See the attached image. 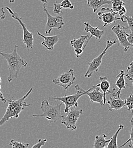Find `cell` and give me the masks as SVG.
<instances>
[{"label": "cell", "instance_id": "cell-1", "mask_svg": "<svg viewBox=\"0 0 133 148\" xmlns=\"http://www.w3.org/2000/svg\"><path fill=\"white\" fill-rule=\"evenodd\" d=\"M19 46L15 45L13 51L10 54L6 53L4 50L0 49V56H2L7 63L9 75L7 80L9 83L13 80L17 79L20 70L22 67L26 68L28 64L27 62L19 56L17 51V48Z\"/></svg>", "mask_w": 133, "mask_h": 148}, {"label": "cell", "instance_id": "cell-2", "mask_svg": "<svg viewBox=\"0 0 133 148\" xmlns=\"http://www.w3.org/2000/svg\"><path fill=\"white\" fill-rule=\"evenodd\" d=\"M32 90L33 88H31L28 92L20 99H10L8 100L9 103L7 109L3 116L0 120V127L9 121V119L12 118H18L20 113L23 111L26 107L31 105L30 104H27L25 100L32 92Z\"/></svg>", "mask_w": 133, "mask_h": 148}, {"label": "cell", "instance_id": "cell-3", "mask_svg": "<svg viewBox=\"0 0 133 148\" xmlns=\"http://www.w3.org/2000/svg\"><path fill=\"white\" fill-rule=\"evenodd\" d=\"M100 84H98L97 85L93 86L91 88L88 89L87 91L84 90L79 84H76L75 86V88L76 89V92L74 94L68 95L67 96L66 93L65 94V96H61V97H55V96H51L49 97V99L51 100H56V101H60L62 102L65 106V109H64V112L66 113L69 110L72 108H76L78 106V99L82 96L85 95L87 94L89 91L91 90H92L97 87H99Z\"/></svg>", "mask_w": 133, "mask_h": 148}, {"label": "cell", "instance_id": "cell-4", "mask_svg": "<svg viewBox=\"0 0 133 148\" xmlns=\"http://www.w3.org/2000/svg\"><path fill=\"white\" fill-rule=\"evenodd\" d=\"M63 104L62 102L59 104L52 106L49 104L48 100L45 99L41 102L40 106L43 113L33 114L32 117H44L49 120V124L55 123L58 120L62 119L64 116L63 113L61 111V106Z\"/></svg>", "mask_w": 133, "mask_h": 148}, {"label": "cell", "instance_id": "cell-5", "mask_svg": "<svg viewBox=\"0 0 133 148\" xmlns=\"http://www.w3.org/2000/svg\"><path fill=\"white\" fill-rule=\"evenodd\" d=\"M41 2L43 3V10L46 13L48 19L46 24L45 33L46 34H51L52 29L53 28H56L58 30L61 29L63 26L65 25L63 18L62 16H52L48 12V10L47 9V0H40Z\"/></svg>", "mask_w": 133, "mask_h": 148}, {"label": "cell", "instance_id": "cell-6", "mask_svg": "<svg viewBox=\"0 0 133 148\" xmlns=\"http://www.w3.org/2000/svg\"><path fill=\"white\" fill-rule=\"evenodd\" d=\"M5 8L10 13L12 18L18 21L20 26H22L23 32V43L26 46L27 52H29L30 50L31 49H32L34 46V38L33 36V33L28 31V30L27 28V25L23 22L22 17L19 16V14L16 11H13L11 8L7 6H6Z\"/></svg>", "mask_w": 133, "mask_h": 148}, {"label": "cell", "instance_id": "cell-7", "mask_svg": "<svg viewBox=\"0 0 133 148\" xmlns=\"http://www.w3.org/2000/svg\"><path fill=\"white\" fill-rule=\"evenodd\" d=\"M117 42V38L115 39L113 41H111L109 40H107V46L103 51L98 56H97L96 58H95L91 62H89L88 64V69L84 75V76L86 77H90L92 76V75L95 73V72H97L99 70V68L100 66L101 62H102V59L103 58V56L107 53V50H108L109 48L112 47L113 45H114Z\"/></svg>", "mask_w": 133, "mask_h": 148}, {"label": "cell", "instance_id": "cell-8", "mask_svg": "<svg viewBox=\"0 0 133 148\" xmlns=\"http://www.w3.org/2000/svg\"><path fill=\"white\" fill-rule=\"evenodd\" d=\"M83 113L82 110H77L76 108H72L61 119V123L69 130H76V123L79 119L80 115Z\"/></svg>", "mask_w": 133, "mask_h": 148}, {"label": "cell", "instance_id": "cell-9", "mask_svg": "<svg viewBox=\"0 0 133 148\" xmlns=\"http://www.w3.org/2000/svg\"><path fill=\"white\" fill-rule=\"evenodd\" d=\"M76 80L74 71L73 69H70L68 71L59 75L58 77L53 79L52 82L57 86H61L65 90H68Z\"/></svg>", "mask_w": 133, "mask_h": 148}, {"label": "cell", "instance_id": "cell-10", "mask_svg": "<svg viewBox=\"0 0 133 148\" xmlns=\"http://www.w3.org/2000/svg\"><path fill=\"white\" fill-rule=\"evenodd\" d=\"M127 27L120 25L114 26L112 28V30L117 36V39H118L119 44L124 48V51L126 52L130 47H133V45L130 44L127 39L129 34L126 33Z\"/></svg>", "mask_w": 133, "mask_h": 148}, {"label": "cell", "instance_id": "cell-11", "mask_svg": "<svg viewBox=\"0 0 133 148\" xmlns=\"http://www.w3.org/2000/svg\"><path fill=\"white\" fill-rule=\"evenodd\" d=\"M117 13L112 9L108 8H102L97 13L99 20L103 22V27L108 26L120 19L119 17H117Z\"/></svg>", "mask_w": 133, "mask_h": 148}, {"label": "cell", "instance_id": "cell-12", "mask_svg": "<svg viewBox=\"0 0 133 148\" xmlns=\"http://www.w3.org/2000/svg\"><path fill=\"white\" fill-rule=\"evenodd\" d=\"M125 5L126 3L122 0H112V9L114 12L119 14L120 20L124 22H126V21H124V16L127 12Z\"/></svg>", "mask_w": 133, "mask_h": 148}, {"label": "cell", "instance_id": "cell-13", "mask_svg": "<svg viewBox=\"0 0 133 148\" xmlns=\"http://www.w3.org/2000/svg\"><path fill=\"white\" fill-rule=\"evenodd\" d=\"M99 87H97L91 90L87 93V95L88 96L89 99L91 102L98 103L102 106H104V93L100 91Z\"/></svg>", "mask_w": 133, "mask_h": 148}, {"label": "cell", "instance_id": "cell-14", "mask_svg": "<svg viewBox=\"0 0 133 148\" xmlns=\"http://www.w3.org/2000/svg\"><path fill=\"white\" fill-rule=\"evenodd\" d=\"M38 34L39 36L43 38L44 40L41 42V45L44 46L48 50H53L54 49L55 45L57 43L59 40V36H48L46 37L39 32H38Z\"/></svg>", "mask_w": 133, "mask_h": 148}, {"label": "cell", "instance_id": "cell-15", "mask_svg": "<svg viewBox=\"0 0 133 148\" xmlns=\"http://www.w3.org/2000/svg\"><path fill=\"white\" fill-rule=\"evenodd\" d=\"M84 25H85V29H84L85 32L87 33H90L91 34V36L88 38V39L86 42V47L92 37H95L96 39H101L103 36L104 34V32L103 30H99V26H97L96 27H94L91 25L90 23L87 22H84Z\"/></svg>", "mask_w": 133, "mask_h": 148}, {"label": "cell", "instance_id": "cell-16", "mask_svg": "<svg viewBox=\"0 0 133 148\" xmlns=\"http://www.w3.org/2000/svg\"><path fill=\"white\" fill-rule=\"evenodd\" d=\"M109 105L108 111H113V110H119L122 107L126 106L125 100L121 99L120 96L117 97L114 96V97H111L107 103Z\"/></svg>", "mask_w": 133, "mask_h": 148}, {"label": "cell", "instance_id": "cell-17", "mask_svg": "<svg viewBox=\"0 0 133 148\" xmlns=\"http://www.w3.org/2000/svg\"><path fill=\"white\" fill-rule=\"evenodd\" d=\"M100 83V87L101 90V91H103V92L104 93V104H106V101H107V99H106V96L108 94H112L113 95V93H114V91L115 90V89L113 88V91L112 92L111 91H109V88L111 86V84L109 82V81L108 80V78L106 76H100L99 79Z\"/></svg>", "mask_w": 133, "mask_h": 148}, {"label": "cell", "instance_id": "cell-18", "mask_svg": "<svg viewBox=\"0 0 133 148\" xmlns=\"http://www.w3.org/2000/svg\"><path fill=\"white\" fill-rule=\"evenodd\" d=\"M112 3V0H87V6L92 8L94 13H96L103 5H111Z\"/></svg>", "mask_w": 133, "mask_h": 148}, {"label": "cell", "instance_id": "cell-19", "mask_svg": "<svg viewBox=\"0 0 133 148\" xmlns=\"http://www.w3.org/2000/svg\"><path fill=\"white\" fill-rule=\"evenodd\" d=\"M125 74L124 71L121 70L120 73L118 74V75L117 76V81L115 82V86H117L118 88V91L117 92L113 93V96H116L117 97H119L120 96V94L121 92V90L122 89H125L126 88V82H125Z\"/></svg>", "mask_w": 133, "mask_h": 148}, {"label": "cell", "instance_id": "cell-20", "mask_svg": "<svg viewBox=\"0 0 133 148\" xmlns=\"http://www.w3.org/2000/svg\"><path fill=\"white\" fill-rule=\"evenodd\" d=\"M107 136L104 133L101 134L99 136H96L95 141L93 145V148H107L109 143L111 141V139L106 140Z\"/></svg>", "mask_w": 133, "mask_h": 148}, {"label": "cell", "instance_id": "cell-21", "mask_svg": "<svg viewBox=\"0 0 133 148\" xmlns=\"http://www.w3.org/2000/svg\"><path fill=\"white\" fill-rule=\"evenodd\" d=\"M90 37L88 35L82 36L79 38H74L70 40V45L75 49L76 48H82L83 50L86 47V44Z\"/></svg>", "mask_w": 133, "mask_h": 148}, {"label": "cell", "instance_id": "cell-22", "mask_svg": "<svg viewBox=\"0 0 133 148\" xmlns=\"http://www.w3.org/2000/svg\"><path fill=\"white\" fill-rule=\"evenodd\" d=\"M124 128V125L122 124H120L118 127V128L117 130L114 133L113 136L111 138V141L109 143L107 148H118L119 147L117 145V136L119 133V132L121 131V130Z\"/></svg>", "mask_w": 133, "mask_h": 148}, {"label": "cell", "instance_id": "cell-23", "mask_svg": "<svg viewBox=\"0 0 133 148\" xmlns=\"http://www.w3.org/2000/svg\"><path fill=\"white\" fill-rule=\"evenodd\" d=\"M9 145L14 148H27L29 147V144L20 143L14 140H11Z\"/></svg>", "mask_w": 133, "mask_h": 148}, {"label": "cell", "instance_id": "cell-24", "mask_svg": "<svg viewBox=\"0 0 133 148\" xmlns=\"http://www.w3.org/2000/svg\"><path fill=\"white\" fill-rule=\"evenodd\" d=\"M132 111V119L131 120V124H132V128L130 132V138L129 140H128L124 144H123L121 146L119 147V148H121L123 147L124 146H125L128 143H130L129 144V147L132 148L133 147V111Z\"/></svg>", "mask_w": 133, "mask_h": 148}, {"label": "cell", "instance_id": "cell-25", "mask_svg": "<svg viewBox=\"0 0 133 148\" xmlns=\"http://www.w3.org/2000/svg\"><path fill=\"white\" fill-rule=\"evenodd\" d=\"M125 105L128 107V111H133V93H132L125 100Z\"/></svg>", "mask_w": 133, "mask_h": 148}, {"label": "cell", "instance_id": "cell-26", "mask_svg": "<svg viewBox=\"0 0 133 148\" xmlns=\"http://www.w3.org/2000/svg\"><path fill=\"white\" fill-rule=\"evenodd\" d=\"M60 5L63 9H73L74 8L73 5L72 3L70 0H63L61 3H60Z\"/></svg>", "mask_w": 133, "mask_h": 148}, {"label": "cell", "instance_id": "cell-27", "mask_svg": "<svg viewBox=\"0 0 133 148\" xmlns=\"http://www.w3.org/2000/svg\"><path fill=\"white\" fill-rule=\"evenodd\" d=\"M124 19H126V22L128 24V28L133 32V16H124Z\"/></svg>", "mask_w": 133, "mask_h": 148}, {"label": "cell", "instance_id": "cell-28", "mask_svg": "<svg viewBox=\"0 0 133 148\" xmlns=\"http://www.w3.org/2000/svg\"><path fill=\"white\" fill-rule=\"evenodd\" d=\"M128 73L125 75L127 79L133 77V61L129 65L127 69Z\"/></svg>", "mask_w": 133, "mask_h": 148}, {"label": "cell", "instance_id": "cell-29", "mask_svg": "<svg viewBox=\"0 0 133 148\" xmlns=\"http://www.w3.org/2000/svg\"><path fill=\"white\" fill-rule=\"evenodd\" d=\"M53 5H54L53 12H54L55 13H56V14H59V13H62V9L63 8L61 7L60 3H57V1H56V2L54 3Z\"/></svg>", "mask_w": 133, "mask_h": 148}, {"label": "cell", "instance_id": "cell-30", "mask_svg": "<svg viewBox=\"0 0 133 148\" xmlns=\"http://www.w3.org/2000/svg\"><path fill=\"white\" fill-rule=\"evenodd\" d=\"M47 139H39L37 144H35L34 146L32 147V148H40L42 147L43 145H45V144L47 143Z\"/></svg>", "mask_w": 133, "mask_h": 148}, {"label": "cell", "instance_id": "cell-31", "mask_svg": "<svg viewBox=\"0 0 133 148\" xmlns=\"http://www.w3.org/2000/svg\"><path fill=\"white\" fill-rule=\"evenodd\" d=\"M83 50H84L82 48H76V49H74L75 54H76V56L78 58H80V56L83 53Z\"/></svg>", "mask_w": 133, "mask_h": 148}, {"label": "cell", "instance_id": "cell-32", "mask_svg": "<svg viewBox=\"0 0 133 148\" xmlns=\"http://www.w3.org/2000/svg\"><path fill=\"white\" fill-rule=\"evenodd\" d=\"M127 39L128 42L133 45V32H131L128 34Z\"/></svg>", "mask_w": 133, "mask_h": 148}, {"label": "cell", "instance_id": "cell-33", "mask_svg": "<svg viewBox=\"0 0 133 148\" xmlns=\"http://www.w3.org/2000/svg\"><path fill=\"white\" fill-rule=\"evenodd\" d=\"M5 12H4L3 8H0V19H4L5 18Z\"/></svg>", "mask_w": 133, "mask_h": 148}, {"label": "cell", "instance_id": "cell-34", "mask_svg": "<svg viewBox=\"0 0 133 148\" xmlns=\"http://www.w3.org/2000/svg\"><path fill=\"white\" fill-rule=\"evenodd\" d=\"M0 100L2 101L3 102V103H4V104H5L7 101V99L3 96V93L1 91H0Z\"/></svg>", "mask_w": 133, "mask_h": 148}, {"label": "cell", "instance_id": "cell-35", "mask_svg": "<svg viewBox=\"0 0 133 148\" xmlns=\"http://www.w3.org/2000/svg\"><path fill=\"white\" fill-rule=\"evenodd\" d=\"M15 1H16V0H9V1H10V3H14V2H15Z\"/></svg>", "mask_w": 133, "mask_h": 148}, {"label": "cell", "instance_id": "cell-36", "mask_svg": "<svg viewBox=\"0 0 133 148\" xmlns=\"http://www.w3.org/2000/svg\"><path fill=\"white\" fill-rule=\"evenodd\" d=\"M128 80H131L132 82V83H133V78H129V79H128Z\"/></svg>", "mask_w": 133, "mask_h": 148}, {"label": "cell", "instance_id": "cell-37", "mask_svg": "<svg viewBox=\"0 0 133 148\" xmlns=\"http://www.w3.org/2000/svg\"><path fill=\"white\" fill-rule=\"evenodd\" d=\"M1 81H2V80H1V76H0V83L1 82Z\"/></svg>", "mask_w": 133, "mask_h": 148}, {"label": "cell", "instance_id": "cell-38", "mask_svg": "<svg viewBox=\"0 0 133 148\" xmlns=\"http://www.w3.org/2000/svg\"><path fill=\"white\" fill-rule=\"evenodd\" d=\"M1 84H0V90H1Z\"/></svg>", "mask_w": 133, "mask_h": 148}]
</instances>
